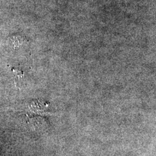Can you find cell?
Returning <instances> with one entry per match:
<instances>
[{"instance_id": "cell-1", "label": "cell", "mask_w": 156, "mask_h": 156, "mask_svg": "<svg viewBox=\"0 0 156 156\" xmlns=\"http://www.w3.org/2000/svg\"><path fill=\"white\" fill-rule=\"evenodd\" d=\"M27 40L20 35H13L10 36L7 39V44L12 49L15 50L19 49L26 42Z\"/></svg>"}, {"instance_id": "cell-2", "label": "cell", "mask_w": 156, "mask_h": 156, "mask_svg": "<svg viewBox=\"0 0 156 156\" xmlns=\"http://www.w3.org/2000/svg\"><path fill=\"white\" fill-rule=\"evenodd\" d=\"M12 71L15 78V80L16 81V82H19L23 77V73H22V71L16 68H13Z\"/></svg>"}]
</instances>
